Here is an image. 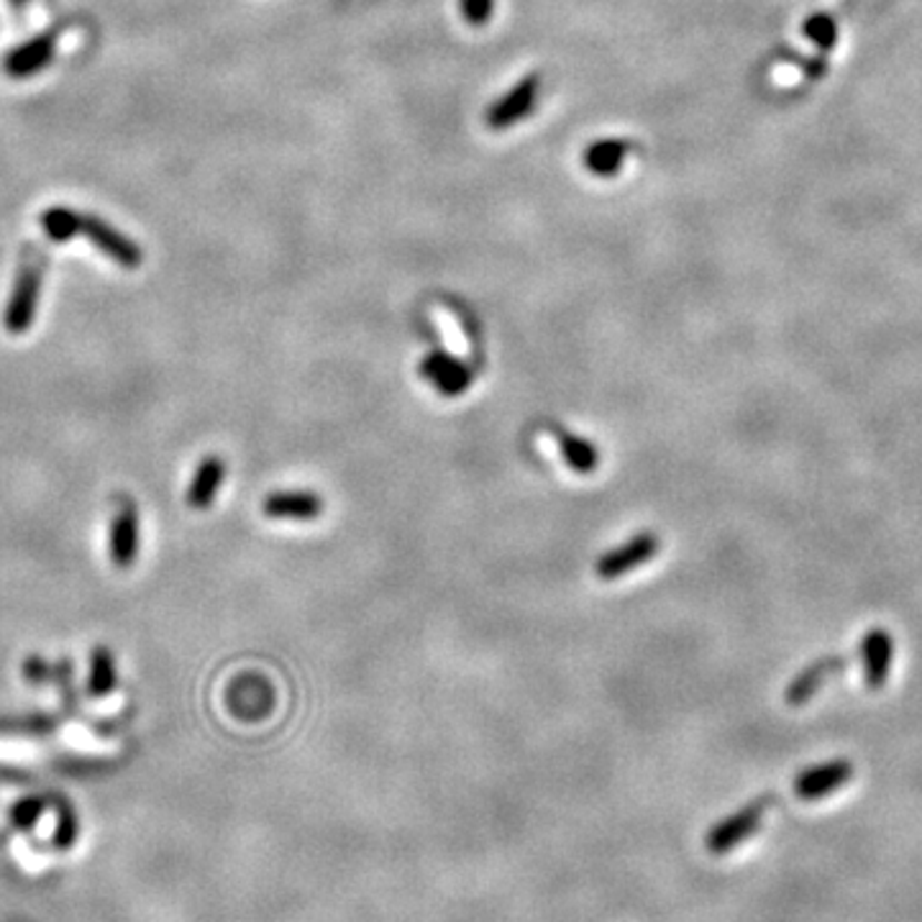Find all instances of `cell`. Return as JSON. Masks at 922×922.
Wrapping results in <instances>:
<instances>
[{"label": "cell", "mask_w": 922, "mask_h": 922, "mask_svg": "<svg viewBox=\"0 0 922 922\" xmlns=\"http://www.w3.org/2000/svg\"><path fill=\"white\" fill-rule=\"evenodd\" d=\"M41 226H44V231L52 241H70L78 234L88 236L100 251H106L116 265L126 269H137L143 261V251L129 236L118 234L111 224L100 221L96 216L75 214L70 208H49L41 216Z\"/></svg>", "instance_id": "6da1fadb"}, {"label": "cell", "mask_w": 922, "mask_h": 922, "mask_svg": "<svg viewBox=\"0 0 922 922\" xmlns=\"http://www.w3.org/2000/svg\"><path fill=\"white\" fill-rule=\"evenodd\" d=\"M44 267H47V254L39 251L37 244H27V249H23V257H21L19 277H16L11 300H8V310H6L8 334L21 336L29 331L33 313H37L41 280H44Z\"/></svg>", "instance_id": "7a4b0ae2"}, {"label": "cell", "mask_w": 922, "mask_h": 922, "mask_svg": "<svg viewBox=\"0 0 922 922\" xmlns=\"http://www.w3.org/2000/svg\"><path fill=\"white\" fill-rule=\"evenodd\" d=\"M662 548V538L654 531H641L636 536L625 541V544L607 548V552L595 562V574L603 582L621 579L625 574L638 569V566L648 564Z\"/></svg>", "instance_id": "3957f363"}, {"label": "cell", "mask_w": 922, "mask_h": 922, "mask_svg": "<svg viewBox=\"0 0 922 922\" xmlns=\"http://www.w3.org/2000/svg\"><path fill=\"white\" fill-rule=\"evenodd\" d=\"M420 377L436 387L444 397H459L475 383V375L462 359L448 351H430L420 361Z\"/></svg>", "instance_id": "277c9868"}, {"label": "cell", "mask_w": 922, "mask_h": 922, "mask_svg": "<svg viewBox=\"0 0 922 922\" xmlns=\"http://www.w3.org/2000/svg\"><path fill=\"white\" fill-rule=\"evenodd\" d=\"M769 807L766 800L751 802L733 815H727L723 823H717L713 831L707 833L705 845L710 853H727L733 851L735 845H741L748 835H754L761 825V817H764V810Z\"/></svg>", "instance_id": "5b68a950"}, {"label": "cell", "mask_w": 922, "mask_h": 922, "mask_svg": "<svg viewBox=\"0 0 922 922\" xmlns=\"http://www.w3.org/2000/svg\"><path fill=\"white\" fill-rule=\"evenodd\" d=\"M139 556V507L129 495L118 497V510L111 523V562L118 569H129Z\"/></svg>", "instance_id": "8992f818"}, {"label": "cell", "mask_w": 922, "mask_h": 922, "mask_svg": "<svg viewBox=\"0 0 922 922\" xmlns=\"http://www.w3.org/2000/svg\"><path fill=\"white\" fill-rule=\"evenodd\" d=\"M261 513L275 521H316L324 513V500L310 489H277L261 503Z\"/></svg>", "instance_id": "52a82bcc"}, {"label": "cell", "mask_w": 922, "mask_h": 922, "mask_svg": "<svg viewBox=\"0 0 922 922\" xmlns=\"http://www.w3.org/2000/svg\"><path fill=\"white\" fill-rule=\"evenodd\" d=\"M853 776V764L845 759L839 761H827V764H820V766H812L807 772L797 774V780H794V794H797L800 800H820L825 797V794H831L833 790H839L845 782H849Z\"/></svg>", "instance_id": "ba28073f"}, {"label": "cell", "mask_w": 922, "mask_h": 922, "mask_svg": "<svg viewBox=\"0 0 922 922\" xmlns=\"http://www.w3.org/2000/svg\"><path fill=\"white\" fill-rule=\"evenodd\" d=\"M538 88H541V80L536 78V75L515 85L505 98H500L493 108H489V113H487L489 129L503 131V129H510L515 121H521V118L526 116L533 106H536Z\"/></svg>", "instance_id": "9c48e42d"}, {"label": "cell", "mask_w": 922, "mask_h": 922, "mask_svg": "<svg viewBox=\"0 0 922 922\" xmlns=\"http://www.w3.org/2000/svg\"><path fill=\"white\" fill-rule=\"evenodd\" d=\"M845 670H849V662L839 656H825V658H817V662H812L807 670H802L797 676H794L790 687H786V705H792V707L807 705V702L815 697V692L823 687L831 676L841 674Z\"/></svg>", "instance_id": "30bf717a"}, {"label": "cell", "mask_w": 922, "mask_h": 922, "mask_svg": "<svg viewBox=\"0 0 922 922\" xmlns=\"http://www.w3.org/2000/svg\"><path fill=\"white\" fill-rule=\"evenodd\" d=\"M894 656L892 636L884 628L869 631L861 641V662H864V680L869 690H882L890 676Z\"/></svg>", "instance_id": "8fae6325"}, {"label": "cell", "mask_w": 922, "mask_h": 922, "mask_svg": "<svg viewBox=\"0 0 922 922\" xmlns=\"http://www.w3.org/2000/svg\"><path fill=\"white\" fill-rule=\"evenodd\" d=\"M228 705L241 721H259V715L272 710V687L251 674L228 690Z\"/></svg>", "instance_id": "7c38bea8"}, {"label": "cell", "mask_w": 922, "mask_h": 922, "mask_svg": "<svg viewBox=\"0 0 922 922\" xmlns=\"http://www.w3.org/2000/svg\"><path fill=\"white\" fill-rule=\"evenodd\" d=\"M54 47H57V31H49L44 33V37L31 39L29 44L13 49V52L8 54L6 72L11 75V78H29V75L44 70V67L49 65V59H52L54 54Z\"/></svg>", "instance_id": "4fadbf2b"}, {"label": "cell", "mask_w": 922, "mask_h": 922, "mask_svg": "<svg viewBox=\"0 0 922 922\" xmlns=\"http://www.w3.org/2000/svg\"><path fill=\"white\" fill-rule=\"evenodd\" d=\"M224 477L226 464L221 456H206V459L198 464L196 475H192V482L188 487V505L192 510H206V507L214 505Z\"/></svg>", "instance_id": "5bb4252c"}, {"label": "cell", "mask_w": 922, "mask_h": 922, "mask_svg": "<svg viewBox=\"0 0 922 922\" xmlns=\"http://www.w3.org/2000/svg\"><path fill=\"white\" fill-rule=\"evenodd\" d=\"M552 436L556 442V448H559L562 459L566 462V467L577 472V475H592V472L597 469L599 452L595 444H589L587 438L569 434V430L559 426L552 428Z\"/></svg>", "instance_id": "9a60e30c"}, {"label": "cell", "mask_w": 922, "mask_h": 922, "mask_svg": "<svg viewBox=\"0 0 922 922\" xmlns=\"http://www.w3.org/2000/svg\"><path fill=\"white\" fill-rule=\"evenodd\" d=\"M849 8L851 3H845V6H835L833 11L810 16L802 33H805L810 41H815L823 54L831 52V49L835 47V39H839V19H843V16L849 13Z\"/></svg>", "instance_id": "2e32d148"}, {"label": "cell", "mask_w": 922, "mask_h": 922, "mask_svg": "<svg viewBox=\"0 0 922 922\" xmlns=\"http://www.w3.org/2000/svg\"><path fill=\"white\" fill-rule=\"evenodd\" d=\"M116 682H118V676H116V662H113L111 648L98 646L96 651H92V658H90L88 692L96 700H103L116 690Z\"/></svg>", "instance_id": "e0dca14e"}, {"label": "cell", "mask_w": 922, "mask_h": 922, "mask_svg": "<svg viewBox=\"0 0 922 922\" xmlns=\"http://www.w3.org/2000/svg\"><path fill=\"white\" fill-rule=\"evenodd\" d=\"M625 155H628V143H625V141H615V139L597 141L587 149L585 165H587L589 172H595L599 177H607V175H615L617 169H621Z\"/></svg>", "instance_id": "ac0fdd59"}, {"label": "cell", "mask_w": 922, "mask_h": 922, "mask_svg": "<svg viewBox=\"0 0 922 922\" xmlns=\"http://www.w3.org/2000/svg\"><path fill=\"white\" fill-rule=\"evenodd\" d=\"M59 715H11L0 717V733H29V735H44L57 731Z\"/></svg>", "instance_id": "d6986e66"}, {"label": "cell", "mask_w": 922, "mask_h": 922, "mask_svg": "<svg viewBox=\"0 0 922 922\" xmlns=\"http://www.w3.org/2000/svg\"><path fill=\"white\" fill-rule=\"evenodd\" d=\"M52 682L62 692V702H65V710L70 715H78L80 713V697H78V690H75L72 684V662H62L54 664V674H52Z\"/></svg>", "instance_id": "ffe728a7"}, {"label": "cell", "mask_w": 922, "mask_h": 922, "mask_svg": "<svg viewBox=\"0 0 922 922\" xmlns=\"http://www.w3.org/2000/svg\"><path fill=\"white\" fill-rule=\"evenodd\" d=\"M52 674H54V664H49L47 658H41L37 654L23 662V676H27V682L33 684V687L52 682Z\"/></svg>", "instance_id": "44dd1931"}, {"label": "cell", "mask_w": 922, "mask_h": 922, "mask_svg": "<svg viewBox=\"0 0 922 922\" xmlns=\"http://www.w3.org/2000/svg\"><path fill=\"white\" fill-rule=\"evenodd\" d=\"M493 6L495 0H462L464 19L475 23V27H482V23H487L489 13H493Z\"/></svg>", "instance_id": "7402d4cb"}, {"label": "cell", "mask_w": 922, "mask_h": 922, "mask_svg": "<svg viewBox=\"0 0 922 922\" xmlns=\"http://www.w3.org/2000/svg\"><path fill=\"white\" fill-rule=\"evenodd\" d=\"M11 3L13 6H23V3H27V0H11Z\"/></svg>", "instance_id": "603a6c76"}]
</instances>
